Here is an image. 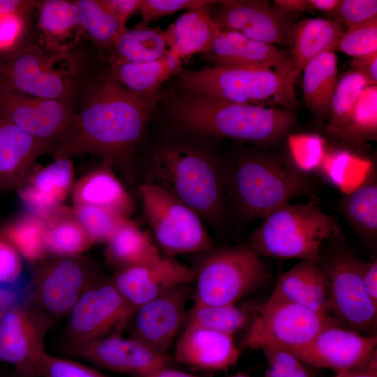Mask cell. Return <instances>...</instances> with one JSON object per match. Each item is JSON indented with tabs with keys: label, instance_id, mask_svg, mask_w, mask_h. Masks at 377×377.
<instances>
[{
	"label": "cell",
	"instance_id": "obj_1",
	"mask_svg": "<svg viewBox=\"0 0 377 377\" xmlns=\"http://www.w3.org/2000/svg\"><path fill=\"white\" fill-rule=\"evenodd\" d=\"M161 98L137 94L98 76L85 87L80 109L53 147L56 158L96 155L129 184L137 178L136 149Z\"/></svg>",
	"mask_w": 377,
	"mask_h": 377
},
{
	"label": "cell",
	"instance_id": "obj_2",
	"mask_svg": "<svg viewBox=\"0 0 377 377\" xmlns=\"http://www.w3.org/2000/svg\"><path fill=\"white\" fill-rule=\"evenodd\" d=\"M216 138L169 125L149 149L140 165L143 182L166 191L191 208L216 231L228 215L223 182V153Z\"/></svg>",
	"mask_w": 377,
	"mask_h": 377
},
{
	"label": "cell",
	"instance_id": "obj_3",
	"mask_svg": "<svg viewBox=\"0 0 377 377\" xmlns=\"http://www.w3.org/2000/svg\"><path fill=\"white\" fill-rule=\"evenodd\" d=\"M228 215L242 222L263 219L296 198L314 196L318 186L290 161L263 150L237 147L223 153Z\"/></svg>",
	"mask_w": 377,
	"mask_h": 377
},
{
	"label": "cell",
	"instance_id": "obj_4",
	"mask_svg": "<svg viewBox=\"0 0 377 377\" xmlns=\"http://www.w3.org/2000/svg\"><path fill=\"white\" fill-rule=\"evenodd\" d=\"M166 109L170 126L259 147L281 140L295 121L289 110L240 104L195 93L171 95Z\"/></svg>",
	"mask_w": 377,
	"mask_h": 377
},
{
	"label": "cell",
	"instance_id": "obj_5",
	"mask_svg": "<svg viewBox=\"0 0 377 377\" xmlns=\"http://www.w3.org/2000/svg\"><path fill=\"white\" fill-rule=\"evenodd\" d=\"M318 203H287L267 214L247 245L259 256L295 258L318 264L324 245L341 231Z\"/></svg>",
	"mask_w": 377,
	"mask_h": 377
},
{
	"label": "cell",
	"instance_id": "obj_6",
	"mask_svg": "<svg viewBox=\"0 0 377 377\" xmlns=\"http://www.w3.org/2000/svg\"><path fill=\"white\" fill-rule=\"evenodd\" d=\"M300 72L213 66L182 70L174 83L179 92L202 94L240 104L295 109L298 101L295 84Z\"/></svg>",
	"mask_w": 377,
	"mask_h": 377
},
{
	"label": "cell",
	"instance_id": "obj_7",
	"mask_svg": "<svg viewBox=\"0 0 377 377\" xmlns=\"http://www.w3.org/2000/svg\"><path fill=\"white\" fill-rule=\"evenodd\" d=\"M80 73V60L70 50L28 45L0 58V87L40 98L70 103Z\"/></svg>",
	"mask_w": 377,
	"mask_h": 377
},
{
	"label": "cell",
	"instance_id": "obj_8",
	"mask_svg": "<svg viewBox=\"0 0 377 377\" xmlns=\"http://www.w3.org/2000/svg\"><path fill=\"white\" fill-rule=\"evenodd\" d=\"M199 255L192 267L195 304H236L269 277L260 256L247 244L214 247Z\"/></svg>",
	"mask_w": 377,
	"mask_h": 377
},
{
	"label": "cell",
	"instance_id": "obj_9",
	"mask_svg": "<svg viewBox=\"0 0 377 377\" xmlns=\"http://www.w3.org/2000/svg\"><path fill=\"white\" fill-rule=\"evenodd\" d=\"M318 265L327 283L329 312L355 330L369 332L376 325L377 306L364 287L362 260L348 246L342 230L325 244Z\"/></svg>",
	"mask_w": 377,
	"mask_h": 377
},
{
	"label": "cell",
	"instance_id": "obj_10",
	"mask_svg": "<svg viewBox=\"0 0 377 377\" xmlns=\"http://www.w3.org/2000/svg\"><path fill=\"white\" fill-rule=\"evenodd\" d=\"M138 195L156 242L166 256L199 254L215 247L201 218L177 198L146 182L139 185Z\"/></svg>",
	"mask_w": 377,
	"mask_h": 377
},
{
	"label": "cell",
	"instance_id": "obj_11",
	"mask_svg": "<svg viewBox=\"0 0 377 377\" xmlns=\"http://www.w3.org/2000/svg\"><path fill=\"white\" fill-rule=\"evenodd\" d=\"M135 309L103 274L84 292L67 316L66 348L112 334H121Z\"/></svg>",
	"mask_w": 377,
	"mask_h": 377
},
{
	"label": "cell",
	"instance_id": "obj_12",
	"mask_svg": "<svg viewBox=\"0 0 377 377\" xmlns=\"http://www.w3.org/2000/svg\"><path fill=\"white\" fill-rule=\"evenodd\" d=\"M337 321L287 302L256 309L242 345L252 350L274 347L293 350L309 343L325 327Z\"/></svg>",
	"mask_w": 377,
	"mask_h": 377
},
{
	"label": "cell",
	"instance_id": "obj_13",
	"mask_svg": "<svg viewBox=\"0 0 377 377\" xmlns=\"http://www.w3.org/2000/svg\"><path fill=\"white\" fill-rule=\"evenodd\" d=\"M102 274L81 256L55 257L32 279V305L52 320L67 317L84 292Z\"/></svg>",
	"mask_w": 377,
	"mask_h": 377
},
{
	"label": "cell",
	"instance_id": "obj_14",
	"mask_svg": "<svg viewBox=\"0 0 377 377\" xmlns=\"http://www.w3.org/2000/svg\"><path fill=\"white\" fill-rule=\"evenodd\" d=\"M53 322L32 305H16L0 318V361L13 365L17 372L40 377L47 352L45 337Z\"/></svg>",
	"mask_w": 377,
	"mask_h": 377
},
{
	"label": "cell",
	"instance_id": "obj_15",
	"mask_svg": "<svg viewBox=\"0 0 377 377\" xmlns=\"http://www.w3.org/2000/svg\"><path fill=\"white\" fill-rule=\"evenodd\" d=\"M377 337L363 335L332 323L325 327L309 343L290 350L307 365L336 373L377 365Z\"/></svg>",
	"mask_w": 377,
	"mask_h": 377
},
{
	"label": "cell",
	"instance_id": "obj_16",
	"mask_svg": "<svg viewBox=\"0 0 377 377\" xmlns=\"http://www.w3.org/2000/svg\"><path fill=\"white\" fill-rule=\"evenodd\" d=\"M192 293L191 283L182 284L138 306L128 324L130 337L167 355L186 320V306Z\"/></svg>",
	"mask_w": 377,
	"mask_h": 377
},
{
	"label": "cell",
	"instance_id": "obj_17",
	"mask_svg": "<svg viewBox=\"0 0 377 377\" xmlns=\"http://www.w3.org/2000/svg\"><path fill=\"white\" fill-rule=\"evenodd\" d=\"M66 351L98 367L131 377L145 375L159 368L172 366L175 362L168 354L158 353L139 341L124 338L120 334L68 347Z\"/></svg>",
	"mask_w": 377,
	"mask_h": 377
},
{
	"label": "cell",
	"instance_id": "obj_18",
	"mask_svg": "<svg viewBox=\"0 0 377 377\" xmlns=\"http://www.w3.org/2000/svg\"><path fill=\"white\" fill-rule=\"evenodd\" d=\"M284 13L264 0L216 1L212 18L221 29L272 45H288L290 21Z\"/></svg>",
	"mask_w": 377,
	"mask_h": 377
},
{
	"label": "cell",
	"instance_id": "obj_19",
	"mask_svg": "<svg viewBox=\"0 0 377 377\" xmlns=\"http://www.w3.org/2000/svg\"><path fill=\"white\" fill-rule=\"evenodd\" d=\"M0 114L51 150L68 127L74 112L69 103L23 95L0 87Z\"/></svg>",
	"mask_w": 377,
	"mask_h": 377
},
{
	"label": "cell",
	"instance_id": "obj_20",
	"mask_svg": "<svg viewBox=\"0 0 377 377\" xmlns=\"http://www.w3.org/2000/svg\"><path fill=\"white\" fill-rule=\"evenodd\" d=\"M125 300L135 309L171 289L194 281V272L173 257L117 271L111 277Z\"/></svg>",
	"mask_w": 377,
	"mask_h": 377
},
{
	"label": "cell",
	"instance_id": "obj_21",
	"mask_svg": "<svg viewBox=\"0 0 377 377\" xmlns=\"http://www.w3.org/2000/svg\"><path fill=\"white\" fill-rule=\"evenodd\" d=\"M214 66L260 68L290 73L299 71L291 57L275 45L218 28L206 52Z\"/></svg>",
	"mask_w": 377,
	"mask_h": 377
},
{
	"label": "cell",
	"instance_id": "obj_22",
	"mask_svg": "<svg viewBox=\"0 0 377 377\" xmlns=\"http://www.w3.org/2000/svg\"><path fill=\"white\" fill-rule=\"evenodd\" d=\"M73 167L69 157H61L42 168L35 167L25 182L17 190L25 212L45 222L63 207L73 186Z\"/></svg>",
	"mask_w": 377,
	"mask_h": 377
},
{
	"label": "cell",
	"instance_id": "obj_23",
	"mask_svg": "<svg viewBox=\"0 0 377 377\" xmlns=\"http://www.w3.org/2000/svg\"><path fill=\"white\" fill-rule=\"evenodd\" d=\"M241 350L231 335L186 323L175 346V362L199 369L219 371L235 364Z\"/></svg>",
	"mask_w": 377,
	"mask_h": 377
},
{
	"label": "cell",
	"instance_id": "obj_24",
	"mask_svg": "<svg viewBox=\"0 0 377 377\" xmlns=\"http://www.w3.org/2000/svg\"><path fill=\"white\" fill-rule=\"evenodd\" d=\"M50 147L0 114V190H17Z\"/></svg>",
	"mask_w": 377,
	"mask_h": 377
},
{
	"label": "cell",
	"instance_id": "obj_25",
	"mask_svg": "<svg viewBox=\"0 0 377 377\" xmlns=\"http://www.w3.org/2000/svg\"><path fill=\"white\" fill-rule=\"evenodd\" d=\"M326 277L318 264L300 260L278 279L265 304L287 302L328 316Z\"/></svg>",
	"mask_w": 377,
	"mask_h": 377
},
{
	"label": "cell",
	"instance_id": "obj_26",
	"mask_svg": "<svg viewBox=\"0 0 377 377\" xmlns=\"http://www.w3.org/2000/svg\"><path fill=\"white\" fill-rule=\"evenodd\" d=\"M71 190L74 206H97L128 219L135 211L133 198L114 170L103 163L79 179Z\"/></svg>",
	"mask_w": 377,
	"mask_h": 377
},
{
	"label": "cell",
	"instance_id": "obj_27",
	"mask_svg": "<svg viewBox=\"0 0 377 377\" xmlns=\"http://www.w3.org/2000/svg\"><path fill=\"white\" fill-rule=\"evenodd\" d=\"M216 2L186 10L165 30H161L170 53L180 59L206 53L218 27L211 16Z\"/></svg>",
	"mask_w": 377,
	"mask_h": 377
},
{
	"label": "cell",
	"instance_id": "obj_28",
	"mask_svg": "<svg viewBox=\"0 0 377 377\" xmlns=\"http://www.w3.org/2000/svg\"><path fill=\"white\" fill-rule=\"evenodd\" d=\"M182 59L169 53L151 61L112 64L101 75L148 98H161L162 84L182 70Z\"/></svg>",
	"mask_w": 377,
	"mask_h": 377
},
{
	"label": "cell",
	"instance_id": "obj_29",
	"mask_svg": "<svg viewBox=\"0 0 377 377\" xmlns=\"http://www.w3.org/2000/svg\"><path fill=\"white\" fill-rule=\"evenodd\" d=\"M343 31L340 23L321 17L304 18L290 25L288 44L295 67L301 71L316 57L334 52Z\"/></svg>",
	"mask_w": 377,
	"mask_h": 377
},
{
	"label": "cell",
	"instance_id": "obj_30",
	"mask_svg": "<svg viewBox=\"0 0 377 377\" xmlns=\"http://www.w3.org/2000/svg\"><path fill=\"white\" fill-rule=\"evenodd\" d=\"M337 207L357 236L367 244L377 238V170L372 164L363 182L342 194Z\"/></svg>",
	"mask_w": 377,
	"mask_h": 377
},
{
	"label": "cell",
	"instance_id": "obj_31",
	"mask_svg": "<svg viewBox=\"0 0 377 377\" xmlns=\"http://www.w3.org/2000/svg\"><path fill=\"white\" fill-rule=\"evenodd\" d=\"M104 255L117 271L154 263L163 256L151 236L129 219L107 243Z\"/></svg>",
	"mask_w": 377,
	"mask_h": 377
},
{
	"label": "cell",
	"instance_id": "obj_32",
	"mask_svg": "<svg viewBox=\"0 0 377 377\" xmlns=\"http://www.w3.org/2000/svg\"><path fill=\"white\" fill-rule=\"evenodd\" d=\"M36 7L43 47L57 51L70 50L82 31L75 1H38Z\"/></svg>",
	"mask_w": 377,
	"mask_h": 377
},
{
	"label": "cell",
	"instance_id": "obj_33",
	"mask_svg": "<svg viewBox=\"0 0 377 377\" xmlns=\"http://www.w3.org/2000/svg\"><path fill=\"white\" fill-rule=\"evenodd\" d=\"M302 71V93L307 107L317 118H330L338 83L335 52H327L316 57Z\"/></svg>",
	"mask_w": 377,
	"mask_h": 377
},
{
	"label": "cell",
	"instance_id": "obj_34",
	"mask_svg": "<svg viewBox=\"0 0 377 377\" xmlns=\"http://www.w3.org/2000/svg\"><path fill=\"white\" fill-rule=\"evenodd\" d=\"M46 222L34 214L25 212L15 216L0 227V237L12 246L20 256L31 263L47 255Z\"/></svg>",
	"mask_w": 377,
	"mask_h": 377
},
{
	"label": "cell",
	"instance_id": "obj_35",
	"mask_svg": "<svg viewBox=\"0 0 377 377\" xmlns=\"http://www.w3.org/2000/svg\"><path fill=\"white\" fill-rule=\"evenodd\" d=\"M46 225L47 252L54 257L79 256L94 244L72 211L65 207L47 221Z\"/></svg>",
	"mask_w": 377,
	"mask_h": 377
},
{
	"label": "cell",
	"instance_id": "obj_36",
	"mask_svg": "<svg viewBox=\"0 0 377 377\" xmlns=\"http://www.w3.org/2000/svg\"><path fill=\"white\" fill-rule=\"evenodd\" d=\"M371 165L368 160L348 151H325L316 172L342 194H346L363 182Z\"/></svg>",
	"mask_w": 377,
	"mask_h": 377
},
{
	"label": "cell",
	"instance_id": "obj_37",
	"mask_svg": "<svg viewBox=\"0 0 377 377\" xmlns=\"http://www.w3.org/2000/svg\"><path fill=\"white\" fill-rule=\"evenodd\" d=\"M82 30L100 46H114L127 30L123 22L105 3L104 0L75 1Z\"/></svg>",
	"mask_w": 377,
	"mask_h": 377
},
{
	"label": "cell",
	"instance_id": "obj_38",
	"mask_svg": "<svg viewBox=\"0 0 377 377\" xmlns=\"http://www.w3.org/2000/svg\"><path fill=\"white\" fill-rule=\"evenodd\" d=\"M114 47L117 57L113 64L151 61L169 53L161 30L147 27L126 30Z\"/></svg>",
	"mask_w": 377,
	"mask_h": 377
},
{
	"label": "cell",
	"instance_id": "obj_39",
	"mask_svg": "<svg viewBox=\"0 0 377 377\" xmlns=\"http://www.w3.org/2000/svg\"><path fill=\"white\" fill-rule=\"evenodd\" d=\"M370 85L364 75L352 70L338 80L327 126L330 133L339 138L348 128L361 93Z\"/></svg>",
	"mask_w": 377,
	"mask_h": 377
},
{
	"label": "cell",
	"instance_id": "obj_40",
	"mask_svg": "<svg viewBox=\"0 0 377 377\" xmlns=\"http://www.w3.org/2000/svg\"><path fill=\"white\" fill-rule=\"evenodd\" d=\"M249 312L236 304L212 306L194 303L186 312V323L233 336L250 320Z\"/></svg>",
	"mask_w": 377,
	"mask_h": 377
},
{
	"label": "cell",
	"instance_id": "obj_41",
	"mask_svg": "<svg viewBox=\"0 0 377 377\" xmlns=\"http://www.w3.org/2000/svg\"><path fill=\"white\" fill-rule=\"evenodd\" d=\"M377 87H367L360 94L348 128L339 137L342 140L359 145L374 139L377 131Z\"/></svg>",
	"mask_w": 377,
	"mask_h": 377
},
{
	"label": "cell",
	"instance_id": "obj_42",
	"mask_svg": "<svg viewBox=\"0 0 377 377\" xmlns=\"http://www.w3.org/2000/svg\"><path fill=\"white\" fill-rule=\"evenodd\" d=\"M72 212L94 244H107L128 219L109 209L93 205H75Z\"/></svg>",
	"mask_w": 377,
	"mask_h": 377
},
{
	"label": "cell",
	"instance_id": "obj_43",
	"mask_svg": "<svg viewBox=\"0 0 377 377\" xmlns=\"http://www.w3.org/2000/svg\"><path fill=\"white\" fill-rule=\"evenodd\" d=\"M335 50L353 57L377 52V20L348 28Z\"/></svg>",
	"mask_w": 377,
	"mask_h": 377
},
{
	"label": "cell",
	"instance_id": "obj_44",
	"mask_svg": "<svg viewBox=\"0 0 377 377\" xmlns=\"http://www.w3.org/2000/svg\"><path fill=\"white\" fill-rule=\"evenodd\" d=\"M261 351L266 360L264 377H315L307 364L288 350L267 347Z\"/></svg>",
	"mask_w": 377,
	"mask_h": 377
},
{
	"label": "cell",
	"instance_id": "obj_45",
	"mask_svg": "<svg viewBox=\"0 0 377 377\" xmlns=\"http://www.w3.org/2000/svg\"><path fill=\"white\" fill-rule=\"evenodd\" d=\"M293 164L302 172H316L325 152L323 140L316 135L293 136L289 140Z\"/></svg>",
	"mask_w": 377,
	"mask_h": 377
},
{
	"label": "cell",
	"instance_id": "obj_46",
	"mask_svg": "<svg viewBox=\"0 0 377 377\" xmlns=\"http://www.w3.org/2000/svg\"><path fill=\"white\" fill-rule=\"evenodd\" d=\"M212 0H141V21L135 27L147 28L151 22L183 10H191L212 3Z\"/></svg>",
	"mask_w": 377,
	"mask_h": 377
},
{
	"label": "cell",
	"instance_id": "obj_47",
	"mask_svg": "<svg viewBox=\"0 0 377 377\" xmlns=\"http://www.w3.org/2000/svg\"><path fill=\"white\" fill-rule=\"evenodd\" d=\"M330 14V20L350 28L377 20V1L341 0L336 10Z\"/></svg>",
	"mask_w": 377,
	"mask_h": 377
},
{
	"label": "cell",
	"instance_id": "obj_48",
	"mask_svg": "<svg viewBox=\"0 0 377 377\" xmlns=\"http://www.w3.org/2000/svg\"><path fill=\"white\" fill-rule=\"evenodd\" d=\"M40 377H108L101 371L78 362L50 355L44 357Z\"/></svg>",
	"mask_w": 377,
	"mask_h": 377
},
{
	"label": "cell",
	"instance_id": "obj_49",
	"mask_svg": "<svg viewBox=\"0 0 377 377\" xmlns=\"http://www.w3.org/2000/svg\"><path fill=\"white\" fill-rule=\"evenodd\" d=\"M26 269L17 251L0 237V286L16 283Z\"/></svg>",
	"mask_w": 377,
	"mask_h": 377
},
{
	"label": "cell",
	"instance_id": "obj_50",
	"mask_svg": "<svg viewBox=\"0 0 377 377\" xmlns=\"http://www.w3.org/2000/svg\"><path fill=\"white\" fill-rule=\"evenodd\" d=\"M24 28V15H0V54L4 56L17 49Z\"/></svg>",
	"mask_w": 377,
	"mask_h": 377
},
{
	"label": "cell",
	"instance_id": "obj_51",
	"mask_svg": "<svg viewBox=\"0 0 377 377\" xmlns=\"http://www.w3.org/2000/svg\"><path fill=\"white\" fill-rule=\"evenodd\" d=\"M352 71L364 75L372 85L377 84V52L353 57L350 61Z\"/></svg>",
	"mask_w": 377,
	"mask_h": 377
},
{
	"label": "cell",
	"instance_id": "obj_52",
	"mask_svg": "<svg viewBox=\"0 0 377 377\" xmlns=\"http://www.w3.org/2000/svg\"><path fill=\"white\" fill-rule=\"evenodd\" d=\"M361 277L364 287L373 304L377 306V259L363 260Z\"/></svg>",
	"mask_w": 377,
	"mask_h": 377
},
{
	"label": "cell",
	"instance_id": "obj_53",
	"mask_svg": "<svg viewBox=\"0 0 377 377\" xmlns=\"http://www.w3.org/2000/svg\"><path fill=\"white\" fill-rule=\"evenodd\" d=\"M107 6L123 22L140 10L141 0H104Z\"/></svg>",
	"mask_w": 377,
	"mask_h": 377
},
{
	"label": "cell",
	"instance_id": "obj_54",
	"mask_svg": "<svg viewBox=\"0 0 377 377\" xmlns=\"http://www.w3.org/2000/svg\"><path fill=\"white\" fill-rule=\"evenodd\" d=\"M38 1L0 0V15L18 14L24 15Z\"/></svg>",
	"mask_w": 377,
	"mask_h": 377
},
{
	"label": "cell",
	"instance_id": "obj_55",
	"mask_svg": "<svg viewBox=\"0 0 377 377\" xmlns=\"http://www.w3.org/2000/svg\"><path fill=\"white\" fill-rule=\"evenodd\" d=\"M274 3L278 9L287 13L290 11H311L310 0H275Z\"/></svg>",
	"mask_w": 377,
	"mask_h": 377
},
{
	"label": "cell",
	"instance_id": "obj_56",
	"mask_svg": "<svg viewBox=\"0 0 377 377\" xmlns=\"http://www.w3.org/2000/svg\"><path fill=\"white\" fill-rule=\"evenodd\" d=\"M133 377H201L193 374L179 370L172 366L164 367L156 369L150 373L140 376Z\"/></svg>",
	"mask_w": 377,
	"mask_h": 377
},
{
	"label": "cell",
	"instance_id": "obj_57",
	"mask_svg": "<svg viewBox=\"0 0 377 377\" xmlns=\"http://www.w3.org/2000/svg\"><path fill=\"white\" fill-rule=\"evenodd\" d=\"M341 0H310L311 11L331 13L338 7Z\"/></svg>",
	"mask_w": 377,
	"mask_h": 377
},
{
	"label": "cell",
	"instance_id": "obj_58",
	"mask_svg": "<svg viewBox=\"0 0 377 377\" xmlns=\"http://www.w3.org/2000/svg\"><path fill=\"white\" fill-rule=\"evenodd\" d=\"M335 377H377V365L358 370L337 373Z\"/></svg>",
	"mask_w": 377,
	"mask_h": 377
},
{
	"label": "cell",
	"instance_id": "obj_59",
	"mask_svg": "<svg viewBox=\"0 0 377 377\" xmlns=\"http://www.w3.org/2000/svg\"><path fill=\"white\" fill-rule=\"evenodd\" d=\"M227 377H251V376H249L246 373L238 371V372H237L235 374H232L230 376H228Z\"/></svg>",
	"mask_w": 377,
	"mask_h": 377
},
{
	"label": "cell",
	"instance_id": "obj_60",
	"mask_svg": "<svg viewBox=\"0 0 377 377\" xmlns=\"http://www.w3.org/2000/svg\"><path fill=\"white\" fill-rule=\"evenodd\" d=\"M17 374H18V377H29V376H25L21 375V374H20L18 373H17Z\"/></svg>",
	"mask_w": 377,
	"mask_h": 377
},
{
	"label": "cell",
	"instance_id": "obj_61",
	"mask_svg": "<svg viewBox=\"0 0 377 377\" xmlns=\"http://www.w3.org/2000/svg\"><path fill=\"white\" fill-rule=\"evenodd\" d=\"M2 313H3V312L0 310V318H1V315H2Z\"/></svg>",
	"mask_w": 377,
	"mask_h": 377
}]
</instances>
